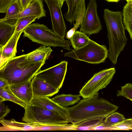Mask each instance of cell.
Segmentation results:
<instances>
[{
  "label": "cell",
  "instance_id": "6da1fadb",
  "mask_svg": "<svg viewBox=\"0 0 132 132\" xmlns=\"http://www.w3.org/2000/svg\"><path fill=\"white\" fill-rule=\"evenodd\" d=\"M118 108V106L100 97L98 93L84 98L73 106L65 107L70 122L74 124L94 118L104 119Z\"/></svg>",
  "mask_w": 132,
  "mask_h": 132
},
{
  "label": "cell",
  "instance_id": "7a4b0ae2",
  "mask_svg": "<svg viewBox=\"0 0 132 132\" xmlns=\"http://www.w3.org/2000/svg\"><path fill=\"white\" fill-rule=\"evenodd\" d=\"M104 12L109 44L108 56L112 63L116 65L127 40L123 23V13L120 11H113L108 9H105Z\"/></svg>",
  "mask_w": 132,
  "mask_h": 132
},
{
  "label": "cell",
  "instance_id": "3957f363",
  "mask_svg": "<svg viewBox=\"0 0 132 132\" xmlns=\"http://www.w3.org/2000/svg\"><path fill=\"white\" fill-rule=\"evenodd\" d=\"M27 54L14 57L0 69V78L7 80L10 85L31 80L40 70L46 61L32 62Z\"/></svg>",
  "mask_w": 132,
  "mask_h": 132
},
{
  "label": "cell",
  "instance_id": "277c9868",
  "mask_svg": "<svg viewBox=\"0 0 132 132\" xmlns=\"http://www.w3.org/2000/svg\"><path fill=\"white\" fill-rule=\"evenodd\" d=\"M23 37L47 46L60 47L70 51V42L61 37L43 24L31 23L23 31Z\"/></svg>",
  "mask_w": 132,
  "mask_h": 132
},
{
  "label": "cell",
  "instance_id": "5b68a950",
  "mask_svg": "<svg viewBox=\"0 0 132 132\" xmlns=\"http://www.w3.org/2000/svg\"><path fill=\"white\" fill-rule=\"evenodd\" d=\"M22 121L42 125H63L70 122L68 117L36 105L29 104L24 109Z\"/></svg>",
  "mask_w": 132,
  "mask_h": 132
},
{
  "label": "cell",
  "instance_id": "8992f818",
  "mask_svg": "<svg viewBox=\"0 0 132 132\" xmlns=\"http://www.w3.org/2000/svg\"><path fill=\"white\" fill-rule=\"evenodd\" d=\"M109 51L104 45H101L90 39L84 47L67 52L64 55L93 64L103 63L108 56Z\"/></svg>",
  "mask_w": 132,
  "mask_h": 132
},
{
  "label": "cell",
  "instance_id": "52a82bcc",
  "mask_svg": "<svg viewBox=\"0 0 132 132\" xmlns=\"http://www.w3.org/2000/svg\"><path fill=\"white\" fill-rule=\"evenodd\" d=\"M114 68L102 70L95 73L80 90L79 93L83 98H88L97 93L110 83L115 73Z\"/></svg>",
  "mask_w": 132,
  "mask_h": 132
},
{
  "label": "cell",
  "instance_id": "ba28073f",
  "mask_svg": "<svg viewBox=\"0 0 132 132\" xmlns=\"http://www.w3.org/2000/svg\"><path fill=\"white\" fill-rule=\"evenodd\" d=\"M68 62L62 61L46 69L39 70L35 76L42 79L59 90L62 87L67 72Z\"/></svg>",
  "mask_w": 132,
  "mask_h": 132
},
{
  "label": "cell",
  "instance_id": "9c48e42d",
  "mask_svg": "<svg viewBox=\"0 0 132 132\" xmlns=\"http://www.w3.org/2000/svg\"><path fill=\"white\" fill-rule=\"evenodd\" d=\"M96 0H90L88 4L85 16L80 25V31L90 35L99 32L102 29L97 10Z\"/></svg>",
  "mask_w": 132,
  "mask_h": 132
},
{
  "label": "cell",
  "instance_id": "30bf717a",
  "mask_svg": "<svg viewBox=\"0 0 132 132\" xmlns=\"http://www.w3.org/2000/svg\"><path fill=\"white\" fill-rule=\"evenodd\" d=\"M49 9L53 31L62 37H65L66 28L61 11L57 0H44Z\"/></svg>",
  "mask_w": 132,
  "mask_h": 132
},
{
  "label": "cell",
  "instance_id": "8fae6325",
  "mask_svg": "<svg viewBox=\"0 0 132 132\" xmlns=\"http://www.w3.org/2000/svg\"><path fill=\"white\" fill-rule=\"evenodd\" d=\"M23 31L22 30L15 32L3 47L0 48V69L9 60L15 56L18 42Z\"/></svg>",
  "mask_w": 132,
  "mask_h": 132
},
{
  "label": "cell",
  "instance_id": "7c38bea8",
  "mask_svg": "<svg viewBox=\"0 0 132 132\" xmlns=\"http://www.w3.org/2000/svg\"><path fill=\"white\" fill-rule=\"evenodd\" d=\"M10 85L12 91L18 97L27 105L30 104L34 97L31 80L12 84Z\"/></svg>",
  "mask_w": 132,
  "mask_h": 132
},
{
  "label": "cell",
  "instance_id": "4fadbf2b",
  "mask_svg": "<svg viewBox=\"0 0 132 132\" xmlns=\"http://www.w3.org/2000/svg\"><path fill=\"white\" fill-rule=\"evenodd\" d=\"M46 16L42 0H34L24 9L16 14L13 20L16 24L18 19L25 17L35 16L39 19Z\"/></svg>",
  "mask_w": 132,
  "mask_h": 132
},
{
  "label": "cell",
  "instance_id": "5bb4252c",
  "mask_svg": "<svg viewBox=\"0 0 132 132\" xmlns=\"http://www.w3.org/2000/svg\"><path fill=\"white\" fill-rule=\"evenodd\" d=\"M31 82L34 96L51 97L59 91L45 81L35 76Z\"/></svg>",
  "mask_w": 132,
  "mask_h": 132
},
{
  "label": "cell",
  "instance_id": "9a60e30c",
  "mask_svg": "<svg viewBox=\"0 0 132 132\" xmlns=\"http://www.w3.org/2000/svg\"><path fill=\"white\" fill-rule=\"evenodd\" d=\"M30 104L42 107L68 117L65 107L58 104L48 97L34 96Z\"/></svg>",
  "mask_w": 132,
  "mask_h": 132
},
{
  "label": "cell",
  "instance_id": "2e32d148",
  "mask_svg": "<svg viewBox=\"0 0 132 132\" xmlns=\"http://www.w3.org/2000/svg\"><path fill=\"white\" fill-rule=\"evenodd\" d=\"M0 122L3 126L0 127L1 131L35 130L36 127L41 125L18 122L13 119L10 120L4 119L0 120Z\"/></svg>",
  "mask_w": 132,
  "mask_h": 132
},
{
  "label": "cell",
  "instance_id": "e0dca14e",
  "mask_svg": "<svg viewBox=\"0 0 132 132\" xmlns=\"http://www.w3.org/2000/svg\"><path fill=\"white\" fill-rule=\"evenodd\" d=\"M53 50L50 47L43 45L27 54V58L32 62L46 61L48 59Z\"/></svg>",
  "mask_w": 132,
  "mask_h": 132
},
{
  "label": "cell",
  "instance_id": "ac0fdd59",
  "mask_svg": "<svg viewBox=\"0 0 132 132\" xmlns=\"http://www.w3.org/2000/svg\"><path fill=\"white\" fill-rule=\"evenodd\" d=\"M16 25L10 24L4 21H0V48H3L13 35Z\"/></svg>",
  "mask_w": 132,
  "mask_h": 132
},
{
  "label": "cell",
  "instance_id": "d6986e66",
  "mask_svg": "<svg viewBox=\"0 0 132 132\" xmlns=\"http://www.w3.org/2000/svg\"><path fill=\"white\" fill-rule=\"evenodd\" d=\"M86 12L85 0H81L77 7L75 16L76 23L73 27L67 33V38L70 39L77 28L80 26Z\"/></svg>",
  "mask_w": 132,
  "mask_h": 132
},
{
  "label": "cell",
  "instance_id": "ffe728a7",
  "mask_svg": "<svg viewBox=\"0 0 132 132\" xmlns=\"http://www.w3.org/2000/svg\"><path fill=\"white\" fill-rule=\"evenodd\" d=\"M22 10L19 0H15L7 9L5 17L1 19L0 21H4L10 24L15 25L16 24L14 21L13 18Z\"/></svg>",
  "mask_w": 132,
  "mask_h": 132
},
{
  "label": "cell",
  "instance_id": "44dd1931",
  "mask_svg": "<svg viewBox=\"0 0 132 132\" xmlns=\"http://www.w3.org/2000/svg\"><path fill=\"white\" fill-rule=\"evenodd\" d=\"M80 94H61L56 96L51 99L60 105L66 107L73 105L80 100Z\"/></svg>",
  "mask_w": 132,
  "mask_h": 132
},
{
  "label": "cell",
  "instance_id": "7402d4cb",
  "mask_svg": "<svg viewBox=\"0 0 132 132\" xmlns=\"http://www.w3.org/2000/svg\"><path fill=\"white\" fill-rule=\"evenodd\" d=\"M70 39L74 50L84 47L88 44L90 40L85 34L78 31H76Z\"/></svg>",
  "mask_w": 132,
  "mask_h": 132
},
{
  "label": "cell",
  "instance_id": "603a6c76",
  "mask_svg": "<svg viewBox=\"0 0 132 132\" xmlns=\"http://www.w3.org/2000/svg\"><path fill=\"white\" fill-rule=\"evenodd\" d=\"M123 21L126 29L132 40V7L129 2H127L123 7Z\"/></svg>",
  "mask_w": 132,
  "mask_h": 132
},
{
  "label": "cell",
  "instance_id": "cb8c5ba5",
  "mask_svg": "<svg viewBox=\"0 0 132 132\" xmlns=\"http://www.w3.org/2000/svg\"><path fill=\"white\" fill-rule=\"evenodd\" d=\"M0 97L3 98L5 101L9 100L13 102L24 109L27 106L25 102L18 97L13 92L10 85L4 88H0Z\"/></svg>",
  "mask_w": 132,
  "mask_h": 132
},
{
  "label": "cell",
  "instance_id": "d4e9b609",
  "mask_svg": "<svg viewBox=\"0 0 132 132\" xmlns=\"http://www.w3.org/2000/svg\"><path fill=\"white\" fill-rule=\"evenodd\" d=\"M80 0H64L68 5V10L64 17L71 24L75 20L77 9Z\"/></svg>",
  "mask_w": 132,
  "mask_h": 132
},
{
  "label": "cell",
  "instance_id": "484cf974",
  "mask_svg": "<svg viewBox=\"0 0 132 132\" xmlns=\"http://www.w3.org/2000/svg\"><path fill=\"white\" fill-rule=\"evenodd\" d=\"M104 119L101 118H95L85 120L76 124V130H93L95 127L104 121Z\"/></svg>",
  "mask_w": 132,
  "mask_h": 132
},
{
  "label": "cell",
  "instance_id": "4316f807",
  "mask_svg": "<svg viewBox=\"0 0 132 132\" xmlns=\"http://www.w3.org/2000/svg\"><path fill=\"white\" fill-rule=\"evenodd\" d=\"M76 124L63 125H41L36 127L35 130H76Z\"/></svg>",
  "mask_w": 132,
  "mask_h": 132
},
{
  "label": "cell",
  "instance_id": "83f0119b",
  "mask_svg": "<svg viewBox=\"0 0 132 132\" xmlns=\"http://www.w3.org/2000/svg\"><path fill=\"white\" fill-rule=\"evenodd\" d=\"M124 116L118 112H114L107 117L102 124L110 127L126 119Z\"/></svg>",
  "mask_w": 132,
  "mask_h": 132
},
{
  "label": "cell",
  "instance_id": "f1b7e54d",
  "mask_svg": "<svg viewBox=\"0 0 132 132\" xmlns=\"http://www.w3.org/2000/svg\"><path fill=\"white\" fill-rule=\"evenodd\" d=\"M37 18L35 16L25 17L18 19L15 32L23 30L28 25L35 21Z\"/></svg>",
  "mask_w": 132,
  "mask_h": 132
},
{
  "label": "cell",
  "instance_id": "f546056e",
  "mask_svg": "<svg viewBox=\"0 0 132 132\" xmlns=\"http://www.w3.org/2000/svg\"><path fill=\"white\" fill-rule=\"evenodd\" d=\"M117 96L123 97L132 101V84L128 83L121 87L118 91Z\"/></svg>",
  "mask_w": 132,
  "mask_h": 132
},
{
  "label": "cell",
  "instance_id": "4dcf8cb0",
  "mask_svg": "<svg viewBox=\"0 0 132 132\" xmlns=\"http://www.w3.org/2000/svg\"><path fill=\"white\" fill-rule=\"evenodd\" d=\"M111 127V130H129L132 129V119H126Z\"/></svg>",
  "mask_w": 132,
  "mask_h": 132
},
{
  "label": "cell",
  "instance_id": "1f68e13d",
  "mask_svg": "<svg viewBox=\"0 0 132 132\" xmlns=\"http://www.w3.org/2000/svg\"><path fill=\"white\" fill-rule=\"evenodd\" d=\"M10 109L8 105L5 106L3 102H0V120L4 119V117L10 112Z\"/></svg>",
  "mask_w": 132,
  "mask_h": 132
},
{
  "label": "cell",
  "instance_id": "d6a6232c",
  "mask_svg": "<svg viewBox=\"0 0 132 132\" xmlns=\"http://www.w3.org/2000/svg\"><path fill=\"white\" fill-rule=\"evenodd\" d=\"M15 0H0V12L5 13L8 8Z\"/></svg>",
  "mask_w": 132,
  "mask_h": 132
},
{
  "label": "cell",
  "instance_id": "836d02e7",
  "mask_svg": "<svg viewBox=\"0 0 132 132\" xmlns=\"http://www.w3.org/2000/svg\"><path fill=\"white\" fill-rule=\"evenodd\" d=\"M34 0H19L22 9H24Z\"/></svg>",
  "mask_w": 132,
  "mask_h": 132
},
{
  "label": "cell",
  "instance_id": "e575fe53",
  "mask_svg": "<svg viewBox=\"0 0 132 132\" xmlns=\"http://www.w3.org/2000/svg\"><path fill=\"white\" fill-rule=\"evenodd\" d=\"M6 79L0 78V88H2L9 85Z\"/></svg>",
  "mask_w": 132,
  "mask_h": 132
},
{
  "label": "cell",
  "instance_id": "d590c367",
  "mask_svg": "<svg viewBox=\"0 0 132 132\" xmlns=\"http://www.w3.org/2000/svg\"><path fill=\"white\" fill-rule=\"evenodd\" d=\"M60 5V7L61 8L63 4L64 0H57Z\"/></svg>",
  "mask_w": 132,
  "mask_h": 132
},
{
  "label": "cell",
  "instance_id": "8d00e7d4",
  "mask_svg": "<svg viewBox=\"0 0 132 132\" xmlns=\"http://www.w3.org/2000/svg\"><path fill=\"white\" fill-rule=\"evenodd\" d=\"M109 2H118L121 0H105Z\"/></svg>",
  "mask_w": 132,
  "mask_h": 132
},
{
  "label": "cell",
  "instance_id": "74e56055",
  "mask_svg": "<svg viewBox=\"0 0 132 132\" xmlns=\"http://www.w3.org/2000/svg\"><path fill=\"white\" fill-rule=\"evenodd\" d=\"M130 2V5H131V6L132 7V0L130 2Z\"/></svg>",
  "mask_w": 132,
  "mask_h": 132
},
{
  "label": "cell",
  "instance_id": "f35d334b",
  "mask_svg": "<svg viewBox=\"0 0 132 132\" xmlns=\"http://www.w3.org/2000/svg\"><path fill=\"white\" fill-rule=\"evenodd\" d=\"M126 0L127 2H130L132 0Z\"/></svg>",
  "mask_w": 132,
  "mask_h": 132
}]
</instances>
